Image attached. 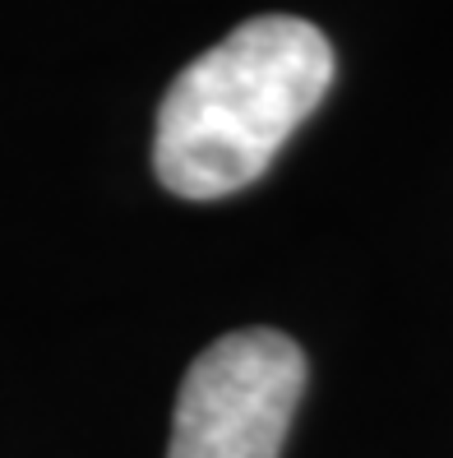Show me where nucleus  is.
Instances as JSON below:
<instances>
[{
  "mask_svg": "<svg viewBox=\"0 0 453 458\" xmlns=\"http://www.w3.org/2000/svg\"><path fill=\"white\" fill-rule=\"evenodd\" d=\"M306 394V352L278 329H236L190 361L167 458H278Z\"/></svg>",
  "mask_w": 453,
  "mask_h": 458,
  "instance_id": "obj_2",
  "label": "nucleus"
},
{
  "mask_svg": "<svg viewBox=\"0 0 453 458\" xmlns=\"http://www.w3.org/2000/svg\"><path fill=\"white\" fill-rule=\"evenodd\" d=\"M333 84V47L310 19L259 14L190 61L157 106L153 172L180 199H222L269 172Z\"/></svg>",
  "mask_w": 453,
  "mask_h": 458,
  "instance_id": "obj_1",
  "label": "nucleus"
}]
</instances>
